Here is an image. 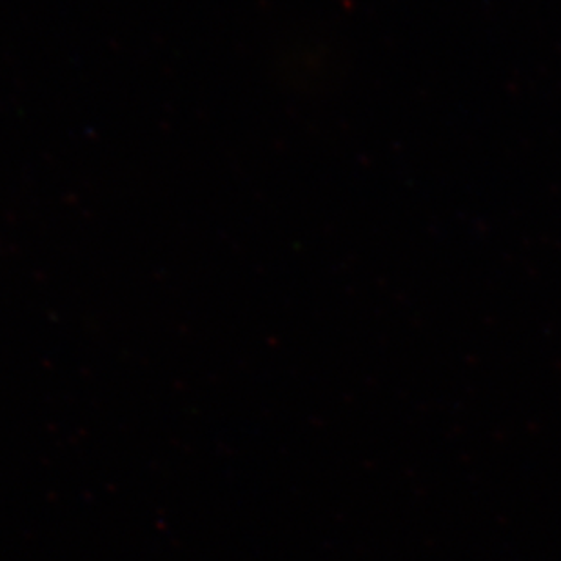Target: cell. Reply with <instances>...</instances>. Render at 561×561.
Wrapping results in <instances>:
<instances>
[]
</instances>
